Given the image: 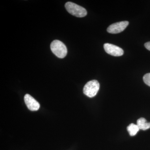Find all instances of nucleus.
<instances>
[{
	"mask_svg": "<svg viewBox=\"0 0 150 150\" xmlns=\"http://www.w3.org/2000/svg\"><path fill=\"white\" fill-rule=\"evenodd\" d=\"M65 6L69 13L77 17H83L87 14L85 8L71 2L66 3Z\"/></svg>",
	"mask_w": 150,
	"mask_h": 150,
	"instance_id": "1",
	"label": "nucleus"
},
{
	"mask_svg": "<svg viewBox=\"0 0 150 150\" xmlns=\"http://www.w3.org/2000/svg\"><path fill=\"white\" fill-rule=\"evenodd\" d=\"M51 51L57 57L63 59L67 56V49L64 44L59 40H54L51 44Z\"/></svg>",
	"mask_w": 150,
	"mask_h": 150,
	"instance_id": "2",
	"label": "nucleus"
},
{
	"mask_svg": "<svg viewBox=\"0 0 150 150\" xmlns=\"http://www.w3.org/2000/svg\"><path fill=\"white\" fill-rule=\"evenodd\" d=\"M99 82L93 80L87 83L83 88V93L88 97L92 98L96 96L99 90Z\"/></svg>",
	"mask_w": 150,
	"mask_h": 150,
	"instance_id": "3",
	"label": "nucleus"
},
{
	"mask_svg": "<svg viewBox=\"0 0 150 150\" xmlns=\"http://www.w3.org/2000/svg\"><path fill=\"white\" fill-rule=\"evenodd\" d=\"M129 24L128 21H123L115 23L110 25L108 28L107 32L112 34H116L123 31Z\"/></svg>",
	"mask_w": 150,
	"mask_h": 150,
	"instance_id": "4",
	"label": "nucleus"
},
{
	"mask_svg": "<svg viewBox=\"0 0 150 150\" xmlns=\"http://www.w3.org/2000/svg\"><path fill=\"white\" fill-rule=\"evenodd\" d=\"M103 47L105 52L111 56H122L124 53V51L122 48L113 44L105 43Z\"/></svg>",
	"mask_w": 150,
	"mask_h": 150,
	"instance_id": "5",
	"label": "nucleus"
},
{
	"mask_svg": "<svg viewBox=\"0 0 150 150\" xmlns=\"http://www.w3.org/2000/svg\"><path fill=\"white\" fill-rule=\"evenodd\" d=\"M24 101L28 108L31 111H36L40 108V104L32 96L28 94L24 96Z\"/></svg>",
	"mask_w": 150,
	"mask_h": 150,
	"instance_id": "6",
	"label": "nucleus"
},
{
	"mask_svg": "<svg viewBox=\"0 0 150 150\" xmlns=\"http://www.w3.org/2000/svg\"><path fill=\"white\" fill-rule=\"evenodd\" d=\"M137 125L140 129L144 131L150 128V122H147L146 119L144 118H140L137 120Z\"/></svg>",
	"mask_w": 150,
	"mask_h": 150,
	"instance_id": "7",
	"label": "nucleus"
},
{
	"mask_svg": "<svg viewBox=\"0 0 150 150\" xmlns=\"http://www.w3.org/2000/svg\"><path fill=\"white\" fill-rule=\"evenodd\" d=\"M127 131L129 132V134L131 136H134L137 134L138 131H139L140 129L137 125L131 123L127 127Z\"/></svg>",
	"mask_w": 150,
	"mask_h": 150,
	"instance_id": "8",
	"label": "nucleus"
},
{
	"mask_svg": "<svg viewBox=\"0 0 150 150\" xmlns=\"http://www.w3.org/2000/svg\"><path fill=\"white\" fill-rule=\"evenodd\" d=\"M143 80L146 84L150 87V73L146 74L144 76Z\"/></svg>",
	"mask_w": 150,
	"mask_h": 150,
	"instance_id": "9",
	"label": "nucleus"
},
{
	"mask_svg": "<svg viewBox=\"0 0 150 150\" xmlns=\"http://www.w3.org/2000/svg\"><path fill=\"white\" fill-rule=\"evenodd\" d=\"M145 48L150 51V42H148L144 44Z\"/></svg>",
	"mask_w": 150,
	"mask_h": 150,
	"instance_id": "10",
	"label": "nucleus"
}]
</instances>
